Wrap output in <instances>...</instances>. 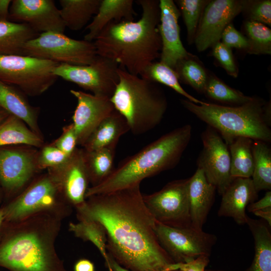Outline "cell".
<instances>
[{"mask_svg": "<svg viewBox=\"0 0 271 271\" xmlns=\"http://www.w3.org/2000/svg\"><path fill=\"white\" fill-rule=\"evenodd\" d=\"M70 157L52 144L43 146L41 151L38 153L37 169L56 168L66 162Z\"/></svg>", "mask_w": 271, "mask_h": 271, "instance_id": "cell-38", "label": "cell"}, {"mask_svg": "<svg viewBox=\"0 0 271 271\" xmlns=\"http://www.w3.org/2000/svg\"><path fill=\"white\" fill-rule=\"evenodd\" d=\"M159 241L176 263H186L200 256H209L216 236L193 227H175L156 221Z\"/></svg>", "mask_w": 271, "mask_h": 271, "instance_id": "cell-9", "label": "cell"}, {"mask_svg": "<svg viewBox=\"0 0 271 271\" xmlns=\"http://www.w3.org/2000/svg\"><path fill=\"white\" fill-rule=\"evenodd\" d=\"M154 82H159L171 88L187 100L197 104H206L187 93L181 86L174 70L161 62H154L149 65L141 76Z\"/></svg>", "mask_w": 271, "mask_h": 271, "instance_id": "cell-32", "label": "cell"}, {"mask_svg": "<svg viewBox=\"0 0 271 271\" xmlns=\"http://www.w3.org/2000/svg\"><path fill=\"white\" fill-rule=\"evenodd\" d=\"M142 9L138 21H112L94 40L97 55L108 58L130 74L141 76L160 57L159 1L138 0Z\"/></svg>", "mask_w": 271, "mask_h": 271, "instance_id": "cell-2", "label": "cell"}, {"mask_svg": "<svg viewBox=\"0 0 271 271\" xmlns=\"http://www.w3.org/2000/svg\"><path fill=\"white\" fill-rule=\"evenodd\" d=\"M205 271H224V270H205Z\"/></svg>", "mask_w": 271, "mask_h": 271, "instance_id": "cell-52", "label": "cell"}, {"mask_svg": "<svg viewBox=\"0 0 271 271\" xmlns=\"http://www.w3.org/2000/svg\"><path fill=\"white\" fill-rule=\"evenodd\" d=\"M268 207H271L270 191H267L261 199L250 203L247 207L248 211L252 213Z\"/></svg>", "mask_w": 271, "mask_h": 271, "instance_id": "cell-44", "label": "cell"}, {"mask_svg": "<svg viewBox=\"0 0 271 271\" xmlns=\"http://www.w3.org/2000/svg\"><path fill=\"white\" fill-rule=\"evenodd\" d=\"M9 18L13 22L28 25L39 34L63 33L66 28L59 10L52 0L12 1Z\"/></svg>", "mask_w": 271, "mask_h": 271, "instance_id": "cell-14", "label": "cell"}, {"mask_svg": "<svg viewBox=\"0 0 271 271\" xmlns=\"http://www.w3.org/2000/svg\"><path fill=\"white\" fill-rule=\"evenodd\" d=\"M244 28L248 42L246 51L250 54H270L271 31L264 24L247 20Z\"/></svg>", "mask_w": 271, "mask_h": 271, "instance_id": "cell-36", "label": "cell"}, {"mask_svg": "<svg viewBox=\"0 0 271 271\" xmlns=\"http://www.w3.org/2000/svg\"><path fill=\"white\" fill-rule=\"evenodd\" d=\"M39 35L26 24L0 21V54L22 55L24 44Z\"/></svg>", "mask_w": 271, "mask_h": 271, "instance_id": "cell-28", "label": "cell"}, {"mask_svg": "<svg viewBox=\"0 0 271 271\" xmlns=\"http://www.w3.org/2000/svg\"><path fill=\"white\" fill-rule=\"evenodd\" d=\"M93 263L88 260H79L75 265V271H94Z\"/></svg>", "mask_w": 271, "mask_h": 271, "instance_id": "cell-46", "label": "cell"}, {"mask_svg": "<svg viewBox=\"0 0 271 271\" xmlns=\"http://www.w3.org/2000/svg\"><path fill=\"white\" fill-rule=\"evenodd\" d=\"M0 246V266L10 271H67L54 249V233L32 222Z\"/></svg>", "mask_w": 271, "mask_h": 271, "instance_id": "cell-6", "label": "cell"}, {"mask_svg": "<svg viewBox=\"0 0 271 271\" xmlns=\"http://www.w3.org/2000/svg\"><path fill=\"white\" fill-rule=\"evenodd\" d=\"M108 271H113L108 262L106 263Z\"/></svg>", "mask_w": 271, "mask_h": 271, "instance_id": "cell-51", "label": "cell"}, {"mask_svg": "<svg viewBox=\"0 0 271 271\" xmlns=\"http://www.w3.org/2000/svg\"><path fill=\"white\" fill-rule=\"evenodd\" d=\"M175 271H183L182 270H180V269H178V270H175Z\"/></svg>", "mask_w": 271, "mask_h": 271, "instance_id": "cell-53", "label": "cell"}, {"mask_svg": "<svg viewBox=\"0 0 271 271\" xmlns=\"http://www.w3.org/2000/svg\"><path fill=\"white\" fill-rule=\"evenodd\" d=\"M159 8L158 29L162 43L160 62L174 70L179 61L191 54L181 40L178 24L181 13L175 2L172 0H160Z\"/></svg>", "mask_w": 271, "mask_h": 271, "instance_id": "cell-17", "label": "cell"}, {"mask_svg": "<svg viewBox=\"0 0 271 271\" xmlns=\"http://www.w3.org/2000/svg\"><path fill=\"white\" fill-rule=\"evenodd\" d=\"M5 218V217L4 210H0V226L3 222V220Z\"/></svg>", "mask_w": 271, "mask_h": 271, "instance_id": "cell-50", "label": "cell"}, {"mask_svg": "<svg viewBox=\"0 0 271 271\" xmlns=\"http://www.w3.org/2000/svg\"><path fill=\"white\" fill-rule=\"evenodd\" d=\"M116 147H107L90 151L84 149V159L92 186L106 179L113 170Z\"/></svg>", "mask_w": 271, "mask_h": 271, "instance_id": "cell-31", "label": "cell"}, {"mask_svg": "<svg viewBox=\"0 0 271 271\" xmlns=\"http://www.w3.org/2000/svg\"><path fill=\"white\" fill-rule=\"evenodd\" d=\"M181 102L188 111L216 130L227 144L232 139L246 137L253 141H271L270 103L254 97L236 106L207 102L199 105L187 99Z\"/></svg>", "mask_w": 271, "mask_h": 271, "instance_id": "cell-4", "label": "cell"}, {"mask_svg": "<svg viewBox=\"0 0 271 271\" xmlns=\"http://www.w3.org/2000/svg\"><path fill=\"white\" fill-rule=\"evenodd\" d=\"M118 66L113 61L97 55L89 65L59 64L54 69V74L90 91L94 95L110 98L118 82Z\"/></svg>", "mask_w": 271, "mask_h": 271, "instance_id": "cell-11", "label": "cell"}, {"mask_svg": "<svg viewBox=\"0 0 271 271\" xmlns=\"http://www.w3.org/2000/svg\"><path fill=\"white\" fill-rule=\"evenodd\" d=\"M140 184L95 195L76 207L80 220L100 223L106 235V249L130 271H175L176 263L160 244L156 221L146 206Z\"/></svg>", "mask_w": 271, "mask_h": 271, "instance_id": "cell-1", "label": "cell"}, {"mask_svg": "<svg viewBox=\"0 0 271 271\" xmlns=\"http://www.w3.org/2000/svg\"><path fill=\"white\" fill-rule=\"evenodd\" d=\"M132 0H101L96 14L86 27L84 40L92 42L110 22L133 20L136 15Z\"/></svg>", "mask_w": 271, "mask_h": 271, "instance_id": "cell-23", "label": "cell"}, {"mask_svg": "<svg viewBox=\"0 0 271 271\" xmlns=\"http://www.w3.org/2000/svg\"><path fill=\"white\" fill-rule=\"evenodd\" d=\"M24 94L22 91L0 80V107L42 136L38 123L39 108L31 105Z\"/></svg>", "mask_w": 271, "mask_h": 271, "instance_id": "cell-22", "label": "cell"}, {"mask_svg": "<svg viewBox=\"0 0 271 271\" xmlns=\"http://www.w3.org/2000/svg\"><path fill=\"white\" fill-rule=\"evenodd\" d=\"M69 156L77 149V138L72 123L64 126L61 136L51 143Z\"/></svg>", "mask_w": 271, "mask_h": 271, "instance_id": "cell-41", "label": "cell"}, {"mask_svg": "<svg viewBox=\"0 0 271 271\" xmlns=\"http://www.w3.org/2000/svg\"><path fill=\"white\" fill-rule=\"evenodd\" d=\"M60 191L55 177L49 172L32 184L4 210L5 217L22 220L40 211L50 208Z\"/></svg>", "mask_w": 271, "mask_h": 271, "instance_id": "cell-15", "label": "cell"}, {"mask_svg": "<svg viewBox=\"0 0 271 271\" xmlns=\"http://www.w3.org/2000/svg\"><path fill=\"white\" fill-rule=\"evenodd\" d=\"M118 82L110 98L126 121L129 131L141 135L156 127L167 108L166 97L156 82L130 74L119 67Z\"/></svg>", "mask_w": 271, "mask_h": 271, "instance_id": "cell-5", "label": "cell"}, {"mask_svg": "<svg viewBox=\"0 0 271 271\" xmlns=\"http://www.w3.org/2000/svg\"><path fill=\"white\" fill-rule=\"evenodd\" d=\"M38 153L22 148L0 149V182L10 190L24 186L38 169Z\"/></svg>", "mask_w": 271, "mask_h": 271, "instance_id": "cell-19", "label": "cell"}, {"mask_svg": "<svg viewBox=\"0 0 271 271\" xmlns=\"http://www.w3.org/2000/svg\"><path fill=\"white\" fill-rule=\"evenodd\" d=\"M253 213L262 218L266 221L268 226H271V207L255 211Z\"/></svg>", "mask_w": 271, "mask_h": 271, "instance_id": "cell-47", "label": "cell"}, {"mask_svg": "<svg viewBox=\"0 0 271 271\" xmlns=\"http://www.w3.org/2000/svg\"><path fill=\"white\" fill-rule=\"evenodd\" d=\"M190 124L178 127L121 161L99 184L88 188L85 198L140 184L146 178L175 167L192 137Z\"/></svg>", "mask_w": 271, "mask_h": 271, "instance_id": "cell-3", "label": "cell"}, {"mask_svg": "<svg viewBox=\"0 0 271 271\" xmlns=\"http://www.w3.org/2000/svg\"><path fill=\"white\" fill-rule=\"evenodd\" d=\"M174 71L179 80L190 85L197 91L204 93L208 76L204 68L192 55L179 61Z\"/></svg>", "mask_w": 271, "mask_h": 271, "instance_id": "cell-34", "label": "cell"}, {"mask_svg": "<svg viewBox=\"0 0 271 271\" xmlns=\"http://www.w3.org/2000/svg\"><path fill=\"white\" fill-rule=\"evenodd\" d=\"M108 262L113 271H130L118 264L110 255L108 254Z\"/></svg>", "mask_w": 271, "mask_h": 271, "instance_id": "cell-48", "label": "cell"}, {"mask_svg": "<svg viewBox=\"0 0 271 271\" xmlns=\"http://www.w3.org/2000/svg\"><path fill=\"white\" fill-rule=\"evenodd\" d=\"M212 55L229 75L234 77L237 76L238 68L231 49L219 41L213 46Z\"/></svg>", "mask_w": 271, "mask_h": 271, "instance_id": "cell-40", "label": "cell"}, {"mask_svg": "<svg viewBox=\"0 0 271 271\" xmlns=\"http://www.w3.org/2000/svg\"><path fill=\"white\" fill-rule=\"evenodd\" d=\"M244 1H209L202 13L194 42L202 52L220 41L226 27L243 9Z\"/></svg>", "mask_w": 271, "mask_h": 271, "instance_id": "cell-13", "label": "cell"}, {"mask_svg": "<svg viewBox=\"0 0 271 271\" xmlns=\"http://www.w3.org/2000/svg\"><path fill=\"white\" fill-rule=\"evenodd\" d=\"M10 114L5 110L0 107V124Z\"/></svg>", "mask_w": 271, "mask_h": 271, "instance_id": "cell-49", "label": "cell"}, {"mask_svg": "<svg viewBox=\"0 0 271 271\" xmlns=\"http://www.w3.org/2000/svg\"><path fill=\"white\" fill-rule=\"evenodd\" d=\"M11 2L10 0H0V21L8 20Z\"/></svg>", "mask_w": 271, "mask_h": 271, "instance_id": "cell-45", "label": "cell"}, {"mask_svg": "<svg viewBox=\"0 0 271 271\" xmlns=\"http://www.w3.org/2000/svg\"><path fill=\"white\" fill-rule=\"evenodd\" d=\"M253 141L250 138L239 137L226 144L230 156V174L233 178L251 177L253 169Z\"/></svg>", "mask_w": 271, "mask_h": 271, "instance_id": "cell-29", "label": "cell"}, {"mask_svg": "<svg viewBox=\"0 0 271 271\" xmlns=\"http://www.w3.org/2000/svg\"><path fill=\"white\" fill-rule=\"evenodd\" d=\"M49 171L57 181L60 191L72 203L77 207L85 202L90 180L83 149L77 148L63 165Z\"/></svg>", "mask_w": 271, "mask_h": 271, "instance_id": "cell-18", "label": "cell"}, {"mask_svg": "<svg viewBox=\"0 0 271 271\" xmlns=\"http://www.w3.org/2000/svg\"><path fill=\"white\" fill-rule=\"evenodd\" d=\"M188 187V179L174 180L157 192L143 196L156 221L175 227L192 226Z\"/></svg>", "mask_w": 271, "mask_h": 271, "instance_id": "cell-10", "label": "cell"}, {"mask_svg": "<svg viewBox=\"0 0 271 271\" xmlns=\"http://www.w3.org/2000/svg\"><path fill=\"white\" fill-rule=\"evenodd\" d=\"M101 0H60V16L66 27L73 31L84 28L96 14Z\"/></svg>", "mask_w": 271, "mask_h": 271, "instance_id": "cell-27", "label": "cell"}, {"mask_svg": "<svg viewBox=\"0 0 271 271\" xmlns=\"http://www.w3.org/2000/svg\"><path fill=\"white\" fill-rule=\"evenodd\" d=\"M216 189L207 180L203 171L197 168L188 178V198L191 225L202 229L213 204Z\"/></svg>", "mask_w": 271, "mask_h": 271, "instance_id": "cell-21", "label": "cell"}, {"mask_svg": "<svg viewBox=\"0 0 271 271\" xmlns=\"http://www.w3.org/2000/svg\"><path fill=\"white\" fill-rule=\"evenodd\" d=\"M128 131L129 126L125 118L115 109L94 130L83 145V149L90 151L116 147L120 138Z\"/></svg>", "mask_w": 271, "mask_h": 271, "instance_id": "cell-24", "label": "cell"}, {"mask_svg": "<svg viewBox=\"0 0 271 271\" xmlns=\"http://www.w3.org/2000/svg\"><path fill=\"white\" fill-rule=\"evenodd\" d=\"M77 104L72 116V124L78 145L82 147L99 124L114 110L110 98L71 89Z\"/></svg>", "mask_w": 271, "mask_h": 271, "instance_id": "cell-16", "label": "cell"}, {"mask_svg": "<svg viewBox=\"0 0 271 271\" xmlns=\"http://www.w3.org/2000/svg\"><path fill=\"white\" fill-rule=\"evenodd\" d=\"M251 178H235L221 195L218 215L231 217L239 225L246 224L245 209L257 198Z\"/></svg>", "mask_w": 271, "mask_h": 271, "instance_id": "cell-20", "label": "cell"}, {"mask_svg": "<svg viewBox=\"0 0 271 271\" xmlns=\"http://www.w3.org/2000/svg\"><path fill=\"white\" fill-rule=\"evenodd\" d=\"M22 55L73 65H89L97 56L93 42L54 32L41 33L27 42Z\"/></svg>", "mask_w": 271, "mask_h": 271, "instance_id": "cell-8", "label": "cell"}, {"mask_svg": "<svg viewBox=\"0 0 271 271\" xmlns=\"http://www.w3.org/2000/svg\"><path fill=\"white\" fill-rule=\"evenodd\" d=\"M242 12L247 14L249 21L271 26V1H244Z\"/></svg>", "mask_w": 271, "mask_h": 271, "instance_id": "cell-39", "label": "cell"}, {"mask_svg": "<svg viewBox=\"0 0 271 271\" xmlns=\"http://www.w3.org/2000/svg\"><path fill=\"white\" fill-rule=\"evenodd\" d=\"M209 1L178 0V4L186 27L189 44L194 42L197 30L203 10Z\"/></svg>", "mask_w": 271, "mask_h": 271, "instance_id": "cell-37", "label": "cell"}, {"mask_svg": "<svg viewBox=\"0 0 271 271\" xmlns=\"http://www.w3.org/2000/svg\"><path fill=\"white\" fill-rule=\"evenodd\" d=\"M70 230L84 240L91 241L98 249L105 261L108 260L106 250V235L104 228L99 222L82 219L77 223H70Z\"/></svg>", "mask_w": 271, "mask_h": 271, "instance_id": "cell-35", "label": "cell"}, {"mask_svg": "<svg viewBox=\"0 0 271 271\" xmlns=\"http://www.w3.org/2000/svg\"><path fill=\"white\" fill-rule=\"evenodd\" d=\"M59 63L36 57L0 54V80L18 86L25 94H42L56 82L54 70Z\"/></svg>", "mask_w": 271, "mask_h": 271, "instance_id": "cell-7", "label": "cell"}, {"mask_svg": "<svg viewBox=\"0 0 271 271\" xmlns=\"http://www.w3.org/2000/svg\"><path fill=\"white\" fill-rule=\"evenodd\" d=\"M246 224L253 236L255 250L252 263L246 271H271V233L269 226L248 216Z\"/></svg>", "mask_w": 271, "mask_h": 271, "instance_id": "cell-26", "label": "cell"}, {"mask_svg": "<svg viewBox=\"0 0 271 271\" xmlns=\"http://www.w3.org/2000/svg\"><path fill=\"white\" fill-rule=\"evenodd\" d=\"M253 169L251 177L257 192L271 189V149L268 143L253 141Z\"/></svg>", "mask_w": 271, "mask_h": 271, "instance_id": "cell-30", "label": "cell"}, {"mask_svg": "<svg viewBox=\"0 0 271 271\" xmlns=\"http://www.w3.org/2000/svg\"><path fill=\"white\" fill-rule=\"evenodd\" d=\"M203 148L197 160L207 181L222 195L233 178L230 174V156L228 148L220 134L208 126L202 132Z\"/></svg>", "mask_w": 271, "mask_h": 271, "instance_id": "cell-12", "label": "cell"}, {"mask_svg": "<svg viewBox=\"0 0 271 271\" xmlns=\"http://www.w3.org/2000/svg\"><path fill=\"white\" fill-rule=\"evenodd\" d=\"M204 93L215 101L233 106L245 104L253 98L231 88L214 76H208Z\"/></svg>", "mask_w": 271, "mask_h": 271, "instance_id": "cell-33", "label": "cell"}, {"mask_svg": "<svg viewBox=\"0 0 271 271\" xmlns=\"http://www.w3.org/2000/svg\"><path fill=\"white\" fill-rule=\"evenodd\" d=\"M209 256L202 255L189 262L182 263L180 269L183 271H205L209 262Z\"/></svg>", "mask_w": 271, "mask_h": 271, "instance_id": "cell-43", "label": "cell"}, {"mask_svg": "<svg viewBox=\"0 0 271 271\" xmlns=\"http://www.w3.org/2000/svg\"><path fill=\"white\" fill-rule=\"evenodd\" d=\"M42 136L32 130L22 120L9 115L0 124V148L11 145L42 147Z\"/></svg>", "mask_w": 271, "mask_h": 271, "instance_id": "cell-25", "label": "cell"}, {"mask_svg": "<svg viewBox=\"0 0 271 271\" xmlns=\"http://www.w3.org/2000/svg\"><path fill=\"white\" fill-rule=\"evenodd\" d=\"M221 42L230 49L235 48L246 51L248 47L247 38L238 31L231 23L224 29L221 34Z\"/></svg>", "mask_w": 271, "mask_h": 271, "instance_id": "cell-42", "label": "cell"}]
</instances>
